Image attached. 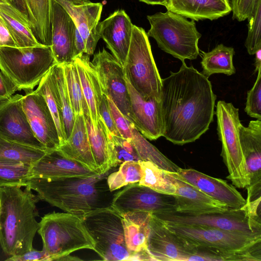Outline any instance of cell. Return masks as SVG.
Returning <instances> with one entry per match:
<instances>
[{
	"label": "cell",
	"mask_w": 261,
	"mask_h": 261,
	"mask_svg": "<svg viewBox=\"0 0 261 261\" xmlns=\"http://www.w3.org/2000/svg\"><path fill=\"white\" fill-rule=\"evenodd\" d=\"M12 5L18 9L29 20L27 8L24 0H11Z\"/></svg>",
	"instance_id": "f907efd6"
},
{
	"label": "cell",
	"mask_w": 261,
	"mask_h": 261,
	"mask_svg": "<svg viewBox=\"0 0 261 261\" xmlns=\"http://www.w3.org/2000/svg\"><path fill=\"white\" fill-rule=\"evenodd\" d=\"M254 55L255 62L254 66L255 67L254 73H255L261 69V49L257 50Z\"/></svg>",
	"instance_id": "816d5d0a"
},
{
	"label": "cell",
	"mask_w": 261,
	"mask_h": 261,
	"mask_svg": "<svg viewBox=\"0 0 261 261\" xmlns=\"http://www.w3.org/2000/svg\"><path fill=\"white\" fill-rule=\"evenodd\" d=\"M142 176L139 184L157 192L175 195V188L165 176L164 170L149 161H139Z\"/></svg>",
	"instance_id": "f35d334b"
},
{
	"label": "cell",
	"mask_w": 261,
	"mask_h": 261,
	"mask_svg": "<svg viewBox=\"0 0 261 261\" xmlns=\"http://www.w3.org/2000/svg\"><path fill=\"white\" fill-rule=\"evenodd\" d=\"M123 69L130 84L144 99L160 100L162 79L152 54L148 36L142 28L133 25Z\"/></svg>",
	"instance_id": "52a82bcc"
},
{
	"label": "cell",
	"mask_w": 261,
	"mask_h": 261,
	"mask_svg": "<svg viewBox=\"0 0 261 261\" xmlns=\"http://www.w3.org/2000/svg\"><path fill=\"white\" fill-rule=\"evenodd\" d=\"M133 137L130 141L141 161H149L161 169L171 172H177L179 167L162 153L149 143L135 125L132 127Z\"/></svg>",
	"instance_id": "d590c367"
},
{
	"label": "cell",
	"mask_w": 261,
	"mask_h": 261,
	"mask_svg": "<svg viewBox=\"0 0 261 261\" xmlns=\"http://www.w3.org/2000/svg\"><path fill=\"white\" fill-rule=\"evenodd\" d=\"M0 17L11 33L17 47L43 45L35 37L28 18L12 5L0 3Z\"/></svg>",
	"instance_id": "f1b7e54d"
},
{
	"label": "cell",
	"mask_w": 261,
	"mask_h": 261,
	"mask_svg": "<svg viewBox=\"0 0 261 261\" xmlns=\"http://www.w3.org/2000/svg\"><path fill=\"white\" fill-rule=\"evenodd\" d=\"M248 34L245 46L248 53L253 55L261 49V0H257L254 10L247 18Z\"/></svg>",
	"instance_id": "b9f144b4"
},
{
	"label": "cell",
	"mask_w": 261,
	"mask_h": 261,
	"mask_svg": "<svg viewBox=\"0 0 261 261\" xmlns=\"http://www.w3.org/2000/svg\"><path fill=\"white\" fill-rule=\"evenodd\" d=\"M111 206L121 215L131 212L155 215L176 211L177 201L174 195L160 193L135 183L115 192Z\"/></svg>",
	"instance_id": "7c38bea8"
},
{
	"label": "cell",
	"mask_w": 261,
	"mask_h": 261,
	"mask_svg": "<svg viewBox=\"0 0 261 261\" xmlns=\"http://www.w3.org/2000/svg\"><path fill=\"white\" fill-rule=\"evenodd\" d=\"M153 215L168 223L208 226L261 238V222L251 216L246 204L224 212L190 214L174 211Z\"/></svg>",
	"instance_id": "8fae6325"
},
{
	"label": "cell",
	"mask_w": 261,
	"mask_h": 261,
	"mask_svg": "<svg viewBox=\"0 0 261 261\" xmlns=\"http://www.w3.org/2000/svg\"><path fill=\"white\" fill-rule=\"evenodd\" d=\"M107 98L111 113L121 137L126 139H132V127L134 125L124 116L111 98L108 96Z\"/></svg>",
	"instance_id": "ee69618b"
},
{
	"label": "cell",
	"mask_w": 261,
	"mask_h": 261,
	"mask_svg": "<svg viewBox=\"0 0 261 261\" xmlns=\"http://www.w3.org/2000/svg\"><path fill=\"white\" fill-rule=\"evenodd\" d=\"M0 205H1V202H0Z\"/></svg>",
	"instance_id": "6f0895ef"
},
{
	"label": "cell",
	"mask_w": 261,
	"mask_h": 261,
	"mask_svg": "<svg viewBox=\"0 0 261 261\" xmlns=\"http://www.w3.org/2000/svg\"><path fill=\"white\" fill-rule=\"evenodd\" d=\"M56 93L60 107L66 140L69 137L75 121V115L71 106L62 64L53 67Z\"/></svg>",
	"instance_id": "e575fe53"
},
{
	"label": "cell",
	"mask_w": 261,
	"mask_h": 261,
	"mask_svg": "<svg viewBox=\"0 0 261 261\" xmlns=\"http://www.w3.org/2000/svg\"><path fill=\"white\" fill-rule=\"evenodd\" d=\"M239 137L249 185L247 194L261 192V120L250 121L247 127L239 125Z\"/></svg>",
	"instance_id": "7402d4cb"
},
{
	"label": "cell",
	"mask_w": 261,
	"mask_h": 261,
	"mask_svg": "<svg viewBox=\"0 0 261 261\" xmlns=\"http://www.w3.org/2000/svg\"><path fill=\"white\" fill-rule=\"evenodd\" d=\"M32 178L45 179L87 177L99 173L64 155L58 149L51 150L32 165Z\"/></svg>",
	"instance_id": "603a6c76"
},
{
	"label": "cell",
	"mask_w": 261,
	"mask_h": 261,
	"mask_svg": "<svg viewBox=\"0 0 261 261\" xmlns=\"http://www.w3.org/2000/svg\"><path fill=\"white\" fill-rule=\"evenodd\" d=\"M39 224L37 232L49 261L60 260L79 250L94 251L95 243L78 215L54 212L42 217Z\"/></svg>",
	"instance_id": "277c9868"
},
{
	"label": "cell",
	"mask_w": 261,
	"mask_h": 261,
	"mask_svg": "<svg viewBox=\"0 0 261 261\" xmlns=\"http://www.w3.org/2000/svg\"><path fill=\"white\" fill-rule=\"evenodd\" d=\"M16 94L0 102V137L32 147L46 148L35 137Z\"/></svg>",
	"instance_id": "2e32d148"
},
{
	"label": "cell",
	"mask_w": 261,
	"mask_h": 261,
	"mask_svg": "<svg viewBox=\"0 0 261 261\" xmlns=\"http://www.w3.org/2000/svg\"><path fill=\"white\" fill-rule=\"evenodd\" d=\"M135 126L146 138L155 140L162 137L164 126L160 100L144 99L125 76Z\"/></svg>",
	"instance_id": "ffe728a7"
},
{
	"label": "cell",
	"mask_w": 261,
	"mask_h": 261,
	"mask_svg": "<svg viewBox=\"0 0 261 261\" xmlns=\"http://www.w3.org/2000/svg\"><path fill=\"white\" fill-rule=\"evenodd\" d=\"M161 221L170 231L196 245L241 254L248 260H261V238L208 226Z\"/></svg>",
	"instance_id": "ba28073f"
},
{
	"label": "cell",
	"mask_w": 261,
	"mask_h": 261,
	"mask_svg": "<svg viewBox=\"0 0 261 261\" xmlns=\"http://www.w3.org/2000/svg\"><path fill=\"white\" fill-rule=\"evenodd\" d=\"M142 176L139 161H126L119 165L118 170L111 172L107 181L111 191H115L127 185L139 183Z\"/></svg>",
	"instance_id": "60d3db41"
},
{
	"label": "cell",
	"mask_w": 261,
	"mask_h": 261,
	"mask_svg": "<svg viewBox=\"0 0 261 261\" xmlns=\"http://www.w3.org/2000/svg\"><path fill=\"white\" fill-rule=\"evenodd\" d=\"M32 165L0 160V189L5 187H25L32 178Z\"/></svg>",
	"instance_id": "ab89813d"
},
{
	"label": "cell",
	"mask_w": 261,
	"mask_h": 261,
	"mask_svg": "<svg viewBox=\"0 0 261 261\" xmlns=\"http://www.w3.org/2000/svg\"><path fill=\"white\" fill-rule=\"evenodd\" d=\"M56 64L50 46H0V70L18 90H33Z\"/></svg>",
	"instance_id": "5b68a950"
},
{
	"label": "cell",
	"mask_w": 261,
	"mask_h": 261,
	"mask_svg": "<svg viewBox=\"0 0 261 261\" xmlns=\"http://www.w3.org/2000/svg\"><path fill=\"white\" fill-rule=\"evenodd\" d=\"M114 169L87 177L31 178L26 186L37 193L39 200L82 217L93 211L111 206L115 192L110 190L107 179Z\"/></svg>",
	"instance_id": "7a4b0ae2"
},
{
	"label": "cell",
	"mask_w": 261,
	"mask_h": 261,
	"mask_svg": "<svg viewBox=\"0 0 261 261\" xmlns=\"http://www.w3.org/2000/svg\"><path fill=\"white\" fill-rule=\"evenodd\" d=\"M150 215L143 212H131L122 215L125 244L133 255L132 260L137 253L148 251Z\"/></svg>",
	"instance_id": "83f0119b"
},
{
	"label": "cell",
	"mask_w": 261,
	"mask_h": 261,
	"mask_svg": "<svg viewBox=\"0 0 261 261\" xmlns=\"http://www.w3.org/2000/svg\"><path fill=\"white\" fill-rule=\"evenodd\" d=\"M164 172L167 178L175 188L176 211L203 214L224 212L229 209L226 204L213 199L196 187L180 179L175 172L166 170Z\"/></svg>",
	"instance_id": "44dd1931"
},
{
	"label": "cell",
	"mask_w": 261,
	"mask_h": 261,
	"mask_svg": "<svg viewBox=\"0 0 261 261\" xmlns=\"http://www.w3.org/2000/svg\"><path fill=\"white\" fill-rule=\"evenodd\" d=\"M147 249L154 260H191L197 246L168 229L151 214Z\"/></svg>",
	"instance_id": "5bb4252c"
},
{
	"label": "cell",
	"mask_w": 261,
	"mask_h": 261,
	"mask_svg": "<svg viewBox=\"0 0 261 261\" xmlns=\"http://www.w3.org/2000/svg\"><path fill=\"white\" fill-rule=\"evenodd\" d=\"M140 2L151 5L165 6L167 0H139Z\"/></svg>",
	"instance_id": "f5cc1de1"
},
{
	"label": "cell",
	"mask_w": 261,
	"mask_h": 261,
	"mask_svg": "<svg viewBox=\"0 0 261 261\" xmlns=\"http://www.w3.org/2000/svg\"><path fill=\"white\" fill-rule=\"evenodd\" d=\"M175 173L182 180L229 208H239L246 203V200L241 193L225 180L211 177L193 169L179 167Z\"/></svg>",
	"instance_id": "d6986e66"
},
{
	"label": "cell",
	"mask_w": 261,
	"mask_h": 261,
	"mask_svg": "<svg viewBox=\"0 0 261 261\" xmlns=\"http://www.w3.org/2000/svg\"><path fill=\"white\" fill-rule=\"evenodd\" d=\"M7 261H49V256L43 248L42 250H37L33 248L31 250L16 255L10 256Z\"/></svg>",
	"instance_id": "7dc6e473"
},
{
	"label": "cell",
	"mask_w": 261,
	"mask_h": 261,
	"mask_svg": "<svg viewBox=\"0 0 261 261\" xmlns=\"http://www.w3.org/2000/svg\"><path fill=\"white\" fill-rule=\"evenodd\" d=\"M76 25L69 13L56 0L51 1V48L57 64L74 59Z\"/></svg>",
	"instance_id": "e0dca14e"
},
{
	"label": "cell",
	"mask_w": 261,
	"mask_h": 261,
	"mask_svg": "<svg viewBox=\"0 0 261 261\" xmlns=\"http://www.w3.org/2000/svg\"><path fill=\"white\" fill-rule=\"evenodd\" d=\"M74 5H82L90 2V0H63Z\"/></svg>",
	"instance_id": "db71d44e"
},
{
	"label": "cell",
	"mask_w": 261,
	"mask_h": 261,
	"mask_svg": "<svg viewBox=\"0 0 261 261\" xmlns=\"http://www.w3.org/2000/svg\"><path fill=\"white\" fill-rule=\"evenodd\" d=\"M69 96L75 115H89L88 106L84 96L76 65L73 61L62 64Z\"/></svg>",
	"instance_id": "8d00e7d4"
},
{
	"label": "cell",
	"mask_w": 261,
	"mask_h": 261,
	"mask_svg": "<svg viewBox=\"0 0 261 261\" xmlns=\"http://www.w3.org/2000/svg\"><path fill=\"white\" fill-rule=\"evenodd\" d=\"M244 110L250 117L261 120V69L257 72L253 86L247 92Z\"/></svg>",
	"instance_id": "7bdbcfd3"
},
{
	"label": "cell",
	"mask_w": 261,
	"mask_h": 261,
	"mask_svg": "<svg viewBox=\"0 0 261 261\" xmlns=\"http://www.w3.org/2000/svg\"><path fill=\"white\" fill-rule=\"evenodd\" d=\"M72 18L85 46V54H93L100 37L97 26L100 19L102 5L92 3L74 5L63 0H56Z\"/></svg>",
	"instance_id": "cb8c5ba5"
},
{
	"label": "cell",
	"mask_w": 261,
	"mask_h": 261,
	"mask_svg": "<svg viewBox=\"0 0 261 261\" xmlns=\"http://www.w3.org/2000/svg\"><path fill=\"white\" fill-rule=\"evenodd\" d=\"M0 189V246L8 256L21 254L33 248L39 224L37 195L28 186Z\"/></svg>",
	"instance_id": "3957f363"
},
{
	"label": "cell",
	"mask_w": 261,
	"mask_h": 261,
	"mask_svg": "<svg viewBox=\"0 0 261 261\" xmlns=\"http://www.w3.org/2000/svg\"><path fill=\"white\" fill-rule=\"evenodd\" d=\"M217 132L222 143L221 155L228 171L227 178L239 188H246L249 185L246 165L239 137L241 123L239 109L231 103L219 100L216 105Z\"/></svg>",
	"instance_id": "30bf717a"
},
{
	"label": "cell",
	"mask_w": 261,
	"mask_h": 261,
	"mask_svg": "<svg viewBox=\"0 0 261 261\" xmlns=\"http://www.w3.org/2000/svg\"><path fill=\"white\" fill-rule=\"evenodd\" d=\"M80 260L81 259L71 256L70 254L62 257L60 260Z\"/></svg>",
	"instance_id": "11a10c76"
},
{
	"label": "cell",
	"mask_w": 261,
	"mask_h": 261,
	"mask_svg": "<svg viewBox=\"0 0 261 261\" xmlns=\"http://www.w3.org/2000/svg\"><path fill=\"white\" fill-rule=\"evenodd\" d=\"M100 119L105 124L107 129L112 134L121 137L113 120L109 108L107 95L103 93L98 106Z\"/></svg>",
	"instance_id": "bcb514c9"
},
{
	"label": "cell",
	"mask_w": 261,
	"mask_h": 261,
	"mask_svg": "<svg viewBox=\"0 0 261 261\" xmlns=\"http://www.w3.org/2000/svg\"><path fill=\"white\" fill-rule=\"evenodd\" d=\"M106 134L112 168H116L120 164L126 161H141L130 140L114 135L107 128Z\"/></svg>",
	"instance_id": "74e56055"
},
{
	"label": "cell",
	"mask_w": 261,
	"mask_h": 261,
	"mask_svg": "<svg viewBox=\"0 0 261 261\" xmlns=\"http://www.w3.org/2000/svg\"><path fill=\"white\" fill-rule=\"evenodd\" d=\"M201 53V73L207 77L215 73L231 75L236 73L233 63L235 52L233 47L220 44L210 51Z\"/></svg>",
	"instance_id": "1f68e13d"
},
{
	"label": "cell",
	"mask_w": 261,
	"mask_h": 261,
	"mask_svg": "<svg viewBox=\"0 0 261 261\" xmlns=\"http://www.w3.org/2000/svg\"><path fill=\"white\" fill-rule=\"evenodd\" d=\"M49 150L20 144L0 137V160L33 165Z\"/></svg>",
	"instance_id": "d6a6232c"
},
{
	"label": "cell",
	"mask_w": 261,
	"mask_h": 261,
	"mask_svg": "<svg viewBox=\"0 0 261 261\" xmlns=\"http://www.w3.org/2000/svg\"><path fill=\"white\" fill-rule=\"evenodd\" d=\"M91 152L99 172L103 174L112 169L108 151L106 128L101 120L94 126L90 116L84 115Z\"/></svg>",
	"instance_id": "4dcf8cb0"
},
{
	"label": "cell",
	"mask_w": 261,
	"mask_h": 261,
	"mask_svg": "<svg viewBox=\"0 0 261 261\" xmlns=\"http://www.w3.org/2000/svg\"><path fill=\"white\" fill-rule=\"evenodd\" d=\"M91 62L98 74L105 93L135 125L123 67L113 55L104 48L94 55Z\"/></svg>",
	"instance_id": "4fadbf2b"
},
{
	"label": "cell",
	"mask_w": 261,
	"mask_h": 261,
	"mask_svg": "<svg viewBox=\"0 0 261 261\" xmlns=\"http://www.w3.org/2000/svg\"><path fill=\"white\" fill-rule=\"evenodd\" d=\"M83 222L95 243L94 251L103 260H132L124 234L122 215L111 206L91 212Z\"/></svg>",
	"instance_id": "9c48e42d"
},
{
	"label": "cell",
	"mask_w": 261,
	"mask_h": 261,
	"mask_svg": "<svg viewBox=\"0 0 261 261\" xmlns=\"http://www.w3.org/2000/svg\"><path fill=\"white\" fill-rule=\"evenodd\" d=\"M162 80V137L178 145L193 142L213 120L216 96L208 77L185 61Z\"/></svg>",
	"instance_id": "6da1fadb"
},
{
	"label": "cell",
	"mask_w": 261,
	"mask_h": 261,
	"mask_svg": "<svg viewBox=\"0 0 261 261\" xmlns=\"http://www.w3.org/2000/svg\"><path fill=\"white\" fill-rule=\"evenodd\" d=\"M23 111L35 137L49 150L60 146L57 128L44 97L35 90L25 92L21 100Z\"/></svg>",
	"instance_id": "9a60e30c"
},
{
	"label": "cell",
	"mask_w": 261,
	"mask_h": 261,
	"mask_svg": "<svg viewBox=\"0 0 261 261\" xmlns=\"http://www.w3.org/2000/svg\"><path fill=\"white\" fill-rule=\"evenodd\" d=\"M167 11L193 20H214L231 12L229 0H167Z\"/></svg>",
	"instance_id": "d4e9b609"
},
{
	"label": "cell",
	"mask_w": 261,
	"mask_h": 261,
	"mask_svg": "<svg viewBox=\"0 0 261 261\" xmlns=\"http://www.w3.org/2000/svg\"><path fill=\"white\" fill-rule=\"evenodd\" d=\"M73 61L77 70L92 122L96 126L100 119L98 106L105 93L103 89L98 74L90 61L89 55L84 54L74 58Z\"/></svg>",
	"instance_id": "484cf974"
},
{
	"label": "cell",
	"mask_w": 261,
	"mask_h": 261,
	"mask_svg": "<svg viewBox=\"0 0 261 261\" xmlns=\"http://www.w3.org/2000/svg\"><path fill=\"white\" fill-rule=\"evenodd\" d=\"M17 90V87L0 70V102L10 98Z\"/></svg>",
	"instance_id": "c3c4849f"
},
{
	"label": "cell",
	"mask_w": 261,
	"mask_h": 261,
	"mask_svg": "<svg viewBox=\"0 0 261 261\" xmlns=\"http://www.w3.org/2000/svg\"><path fill=\"white\" fill-rule=\"evenodd\" d=\"M150 24L148 36L153 38L162 50L179 59L195 60L199 55L198 41L201 34L195 21L167 11L147 15Z\"/></svg>",
	"instance_id": "8992f818"
},
{
	"label": "cell",
	"mask_w": 261,
	"mask_h": 261,
	"mask_svg": "<svg viewBox=\"0 0 261 261\" xmlns=\"http://www.w3.org/2000/svg\"><path fill=\"white\" fill-rule=\"evenodd\" d=\"M57 149L65 156L100 174L91 152L84 114L75 116L70 135Z\"/></svg>",
	"instance_id": "4316f807"
},
{
	"label": "cell",
	"mask_w": 261,
	"mask_h": 261,
	"mask_svg": "<svg viewBox=\"0 0 261 261\" xmlns=\"http://www.w3.org/2000/svg\"><path fill=\"white\" fill-rule=\"evenodd\" d=\"M33 32L41 44L51 46L52 0H24Z\"/></svg>",
	"instance_id": "f546056e"
},
{
	"label": "cell",
	"mask_w": 261,
	"mask_h": 261,
	"mask_svg": "<svg viewBox=\"0 0 261 261\" xmlns=\"http://www.w3.org/2000/svg\"><path fill=\"white\" fill-rule=\"evenodd\" d=\"M257 0H231L232 18L239 21L247 19L253 12Z\"/></svg>",
	"instance_id": "f6af8a7d"
},
{
	"label": "cell",
	"mask_w": 261,
	"mask_h": 261,
	"mask_svg": "<svg viewBox=\"0 0 261 261\" xmlns=\"http://www.w3.org/2000/svg\"><path fill=\"white\" fill-rule=\"evenodd\" d=\"M133 25L125 11L118 9L99 21L97 26L100 38L105 41L113 56L123 67L129 47Z\"/></svg>",
	"instance_id": "ac0fdd59"
},
{
	"label": "cell",
	"mask_w": 261,
	"mask_h": 261,
	"mask_svg": "<svg viewBox=\"0 0 261 261\" xmlns=\"http://www.w3.org/2000/svg\"><path fill=\"white\" fill-rule=\"evenodd\" d=\"M9 3L12 5L11 0H0V3Z\"/></svg>",
	"instance_id": "9f6ffc18"
},
{
	"label": "cell",
	"mask_w": 261,
	"mask_h": 261,
	"mask_svg": "<svg viewBox=\"0 0 261 261\" xmlns=\"http://www.w3.org/2000/svg\"><path fill=\"white\" fill-rule=\"evenodd\" d=\"M35 91L44 97L47 103L57 128L61 146L66 141V137L57 96L53 68L43 77Z\"/></svg>",
	"instance_id": "836d02e7"
},
{
	"label": "cell",
	"mask_w": 261,
	"mask_h": 261,
	"mask_svg": "<svg viewBox=\"0 0 261 261\" xmlns=\"http://www.w3.org/2000/svg\"><path fill=\"white\" fill-rule=\"evenodd\" d=\"M0 46L16 47L14 40L5 22L0 17Z\"/></svg>",
	"instance_id": "681fc988"
}]
</instances>
